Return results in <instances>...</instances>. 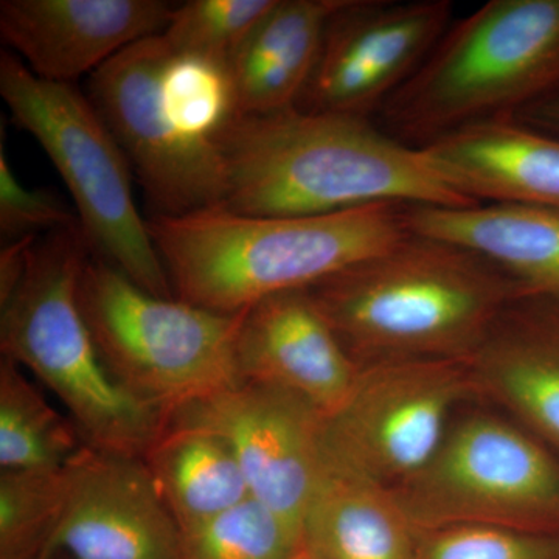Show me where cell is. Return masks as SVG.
<instances>
[{
    "label": "cell",
    "instance_id": "23",
    "mask_svg": "<svg viewBox=\"0 0 559 559\" xmlns=\"http://www.w3.org/2000/svg\"><path fill=\"white\" fill-rule=\"evenodd\" d=\"M160 97L178 131L202 145H218L221 132L238 116L230 66L201 55L171 49L162 70Z\"/></svg>",
    "mask_w": 559,
    "mask_h": 559
},
{
    "label": "cell",
    "instance_id": "12",
    "mask_svg": "<svg viewBox=\"0 0 559 559\" xmlns=\"http://www.w3.org/2000/svg\"><path fill=\"white\" fill-rule=\"evenodd\" d=\"M325 415L283 390L240 381L170 415L218 433L240 463L250 495L301 536V520L326 460Z\"/></svg>",
    "mask_w": 559,
    "mask_h": 559
},
{
    "label": "cell",
    "instance_id": "14",
    "mask_svg": "<svg viewBox=\"0 0 559 559\" xmlns=\"http://www.w3.org/2000/svg\"><path fill=\"white\" fill-rule=\"evenodd\" d=\"M173 9L162 0H2L0 35L39 79L72 84L164 33Z\"/></svg>",
    "mask_w": 559,
    "mask_h": 559
},
{
    "label": "cell",
    "instance_id": "22",
    "mask_svg": "<svg viewBox=\"0 0 559 559\" xmlns=\"http://www.w3.org/2000/svg\"><path fill=\"white\" fill-rule=\"evenodd\" d=\"M86 444L16 362H0V471H60Z\"/></svg>",
    "mask_w": 559,
    "mask_h": 559
},
{
    "label": "cell",
    "instance_id": "9",
    "mask_svg": "<svg viewBox=\"0 0 559 559\" xmlns=\"http://www.w3.org/2000/svg\"><path fill=\"white\" fill-rule=\"evenodd\" d=\"M476 393L468 360L404 359L360 366L340 409L325 418L331 454L399 487L439 451L455 406Z\"/></svg>",
    "mask_w": 559,
    "mask_h": 559
},
{
    "label": "cell",
    "instance_id": "28",
    "mask_svg": "<svg viewBox=\"0 0 559 559\" xmlns=\"http://www.w3.org/2000/svg\"><path fill=\"white\" fill-rule=\"evenodd\" d=\"M80 227L79 216L60 194L46 189H31L14 175L7 156L5 142L0 143V234L7 242Z\"/></svg>",
    "mask_w": 559,
    "mask_h": 559
},
{
    "label": "cell",
    "instance_id": "2",
    "mask_svg": "<svg viewBox=\"0 0 559 559\" xmlns=\"http://www.w3.org/2000/svg\"><path fill=\"white\" fill-rule=\"evenodd\" d=\"M308 290L359 367L468 360L510 305L525 297L510 275L474 250L411 230Z\"/></svg>",
    "mask_w": 559,
    "mask_h": 559
},
{
    "label": "cell",
    "instance_id": "8",
    "mask_svg": "<svg viewBox=\"0 0 559 559\" xmlns=\"http://www.w3.org/2000/svg\"><path fill=\"white\" fill-rule=\"evenodd\" d=\"M418 530L481 525L559 535V457L522 426L473 415L395 487Z\"/></svg>",
    "mask_w": 559,
    "mask_h": 559
},
{
    "label": "cell",
    "instance_id": "3",
    "mask_svg": "<svg viewBox=\"0 0 559 559\" xmlns=\"http://www.w3.org/2000/svg\"><path fill=\"white\" fill-rule=\"evenodd\" d=\"M407 205L373 204L319 216H250L224 204L156 215L148 229L173 294L235 314L310 289L409 234Z\"/></svg>",
    "mask_w": 559,
    "mask_h": 559
},
{
    "label": "cell",
    "instance_id": "5",
    "mask_svg": "<svg viewBox=\"0 0 559 559\" xmlns=\"http://www.w3.org/2000/svg\"><path fill=\"white\" fill-rule=\"evenodd\" d=\"M557 92L559 0H489L450 25L378 116L393 139L425 148Z\"/></svg>",
    "mask_w": 559,
    "mask_h": 559
},
{
    "label": "cell",
    "instance_id": "25",
    "mask_svg": "<svg viewBox=\"0 0 559 559\" xmlns=\"http://www.w3.org/2000/svg\"><path fill=\"white\" fill-rule=\"evenodd\" d=\"M68 492L60 471H0V559H40Z\"/></svg>",
    "mask_w": 559,
    "mask_h": 559
},
{
    "label": "cell",
    "instance_id": "15",
    "mask_svg": "<svg viewBox=\"0 0 559 559\" xmlns=\"http://www.w3.org/2000/svg\"><path fill=\"white\" fill-rule=\"evenodd\" d=\"M240 380L288 392L330 417L355 384L359 366L323 318L310 290L275 294L242 312Z\"/></svg>",
    "mask_w": 559,
    "mask_h": 559
},
{
    "label": "cell",
    "instance_id": "21",
    "mask_svg": "<svg viewBox=\"0 0 559 559\" xmlns=\"http://www.w3.org/2000/svg\"><path fill=\"white\" fill-rule=\"evenodd\" d=\"M143 462L180 533L252 498L234 451L212 430L168 421Z\"/></svg>",
    "mask_w": 559,
    "mask_h": 559
},
{
    "label": "cell",
    "instance_id": "4",
    "mask_svg": "<svg viewBox=\"0 0 559 559\" xmlns=\"http://www.w3.org/2000/svg\"><path fill=\"white\" fill-rule=\"evenodd\" d=\"M91 253L80 227L36 242L21 282L0 300V348L58 396L87 448L145 459L168 417L128 392L98 352L80 305Z\"/></svg>",
    "mask_w": 559,
    "mask_h": 559
},
{
    "label": "cell",
    "instance_id": "20",
    "mask_svg": "<svg viewBox=\"0 0 559 559\" xmlns=\"http://www.w3.org/2000/svg\"><path fill=\"white\" fill-rule=\"evenodd\" d=\"M344 0H275L230 61L238 116L294 108Z\"/></svg>",
    "mask_w": 559,
    "mask_h": 559
},
{
    "label": "cell",
    "instance_id": "29",
    "mask_svg": "<svg viewBox=\"0 0 559 559\" xmlns=\"http://www.w3.org/2000/svg\"><path fill=\"white\" fill-rule=\"evenodd\" d=\"M514 120L559 138V92L522 110Z\"/></svg>",
    "mask_w": 559,
    "mask_h": 559
},
{
    "label": "cell",
    "instance_id": "6",
    "mask_svg": "<svg viewBox=\"0 0 559 559\" xmlns=\"http://www.w3.org/2000/svg\"><path fill=\"white\" fill-rule=\"evenodd\" d=\"M0 95L60 173L97 259L154 296L175 297L135 204L130 160L91 98L73 84L39 79L11 51L0 53Z\"/></svg>",
    "mask_w": 559,
    "mask_h": 559
},
{
    "label": "cell",
    "instance_id": "26",
    "mask_svg": "<svg viewBox=\"0 0 559 559\" xmlns=\"http://www.w3.org/2000/svg\"><path fill=\"white\" fill-rule=\"evenodd\" d=\"M275 0H190L173 9L162 36L179 53H194L230 64Z\"/></svg>",
    "mask_w": 559,
    "mask_h": 559
},
{
    "label": "cell",
    "instance_id": "19",
    "mask_svg": "<svg viewBox=\"0 0 559 559\" xmlns=\"http://www.w3.org/2000/svg\"><path fill=\"white\" fill-rule=\"evenodd\" d=\"M407 229L474 250L527 297L559 304V213L514 205L406 207Z\"/></svg>",
    "mask_w": 559,
    "mask_h": 559
},
{
    "label": "cell",
    "instance_id": "10",
    "mask_svg": "<svg viewBox=\"0 0 559 559\" xmlns=\"http://www.w3.org/2000/svg\"><path fill=\"white\" fill-rule=\"evenodd\" d=\"M170 51L162 33L138 40L92 73L90 98L156 213L183 215L223 204L227 175L219 146L187 139L165 112L160 79Z\"/></svg>",
    "mask_w": 559,
    "mask_h": 559
},
{
    "label": "cell",
    "instance_id": "13",
    "mask_svg": "<svg viewBox=\"0 0 559 559\" xmlns=\"http://www.w3.org/2000/svg\"><path fill=\"white\" fill-rule=\"evenodd\" d=\"M182 559V533L143 459L84 447L40 559Z\"/></svg>",
    "mask_w": 559,
    "mask_h": 559
},
{
    "label": "cell",
    "instance_id": "24",
    "mask_svg": "<svg viewBox=\"0 0 559 559\" xmlns=\"http://www.w3.org/2000/svg\"><path fill=\"white\" fill-rule=\"evenodd\" d=\"M301 550L300 533L255 498L182 533V559H296Z\"/></svg>",
    "mask_w": 559,
    "mask_h": 559
},
{
    "label": "cell",
    "instance_id": "16",
    "mask_svg": "<svg viewBox=\"0 0 559 559\" xmlns=\"http://www.w3.org/2000/svg\"><path fill=\"white\" fill-rule=\"evenodd\" d=\"M468 362L476 392L559 454V304L521 297Z\"/></svg>",
    "mask_w": 559,
    "mask_h": 559
},
{
    "label": "cell",
    "instance_id": "7",
    "mask_svg": "<svg viewBox=\"0 0 559 559\" xmlns=\"http://www.w3.org/2000/svg\"><path fill=\"white\" fill-rule=\"evenodd\" d=\"M80 305L110 374L168 418L241 381L237 340L245 311L226 314L154 296L100 259L84 267Z\"/></svg>",
    "mask_w": 559,
    "mask_h": 559
},
{
    "label": "cell",
    "instance_id": "11",
    "mask_svg": "<svg viewBox=\"0 0 559 559\" xmlns=\"http://www.w3.org/2000/svg\"><path fill=\"white\" fill-rule=\"evenodd\" d=\"M448 0H344L296 108L371 120L450 28Z\"/></svg>",
    "mask_w": 559,
    "mask_h": 559
},
{
    "label": "cell",
    "instance_id": "17",
    "mask_svg": "<svg viewBox=\"0 0 559 559\" xmlns=\"http://www.w3.org/2000/svg\"><path fill=\"white\" fill-rule=\"evenodd\" d=\"M476 204L559 213V138L514 119L485 121L423 148Z\"/></svg>",
    "mask_w": 559,
    "mask_h": 559
},
{
    "label": "cell",
    "instance_id": "27",
    "mask_svg": "<svg viewBox=\"0 0 559 559\" xmlns=\"http://www.w3.org/2000/svg\"><path fill=\"white\" fill-rule=\"evenodd\" d=\"M412 559H559V535L452 525L421 532Z\"/></svg>",
    "mask_w": 559,
    "mask_h": 559
},
{
    "label": "cell",
    "instance_id": "30",
    "mask_svg": "<svg viewBox=\"0 0 559 559\" xmlns=\"http://www.w3.org/2000/svg\"><path fill=\"white\" fill-rule=\"evenodd\" d=\"M296 559H311L310 557H308L307 554H305L304 550H301V554L299 555V557H297Z\"/></svg>",
    "mask_w": 559,
    "mask_h": 559
},
{
    "label": "cell",
    "instance_id": "1",
    "mask_svg": "<svg viewBox=\"0 0 559 559\" xmlns=\"http://www.w3.org/2000/svg\"><path fill=\"white\" fill-rule=\"evenodd\" d=\"M223 204L250 216H319L373 204L473 207L423 148L380 124L299 108L237 116L221 132Z\"/></svg>",
    "mask_w": 559,
    "mask_h": 559
},
{
    "label": "cell",
    "instance_id": "18",
    "mask_svg": "<svg viewBox=\"0 0 559 559\" xmlns=\"http://www.w3.org/2000/svg\"><path fill=\"white\" fill-rule=\"evenodd\" d=\"M421 530L395 488L326 460L301 520V547L311 559H412Z\"/></svg>",
    "mask_w": 559,
    "mask_h": 559
}]
</instances>
